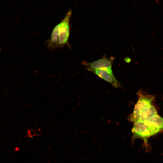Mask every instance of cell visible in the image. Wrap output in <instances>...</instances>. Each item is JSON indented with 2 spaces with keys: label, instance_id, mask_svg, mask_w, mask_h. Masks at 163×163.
<instances>
[{
  "label": "cell",
  "instance_id": "obj_7",
  "mask_svg": "<svg viewBox=\"0 0 163 163\" xmlns=\"http://www.w3.org/2000/svg\"><path fill=\"white\" fill-rule=\"evenodd\" d=\"M157 114L158 113L157 110L153 104L141 111L136 121L138 120L144 121L151 117Z\"/></svg>",
  "mask_w": 163,
  "mask_h": 163
},
{
  "label": "cell",
  "instance_id": "obj_4",
  "mask_svg": "<svg viewBox=\"0 0 163 163\" xmlns=\"http://www.w3.org/2000/svg\"><path fill=\"white\" fill-rule=\"evenodd\" d=\"M114 59L113 57L108 58L104 56L102 58L92 62L83 61L82 64L87 69H102L112 72V66Z\"/></svg>",
  "mask_w": 163,
  "mask_h": 163
},
{
  "label": "cell",
  "instance_id": "obj_3",
  "mask_svg": "<svg viewBox=\"0 0 163 163\" xmlns=\"http://www.w3.org/2000/svg\"><path fill=\"white\" fill-rule=\"evenodd\" d=\"M133 133V140L136 139H140L143 140L144 146L148 149V139L151 136L148 127L144 121L138 120L133 122L132 129Z\"/></svg>",
  "mask_w": 163,
  "mask_h": 163
},
{
  "label": "cell",
  "instance_id": "obj_1",
  "mask_svg": "<svg viewBox=\"0 0 163 163\" xmlns=\"http://www.w3.org/2000/svg\"><path fill=\"white\" fill-rule=\"evenodd\" d=\"M72 13L71 10L68 11L62 21L54 28L50 38L46 41L47 48L50 50L61 49L69 44V20Z\"/></svg>",
  "mask_w": 163,
  "mask_h": 163
},
{
  "label": "cell",
  "instance_id": "obj_2",
  "mask_svg": "<svg viewBox=\"0 0 163 163\" xmlns=\"http://www.w3.org/2000/svg\"><path fill=\"white\" fill-rule=\"evenodd\" d=\"M137 94L139 99L135 106L133 113L129 117V120L134 122L137 119L139 113L143 110L153 105L155 96L144 94L141 90H139Z\"/></svg>",
  "mask_w": 163,
  "mask_h": 163
},
{
  "label": "cell",
  "instance_id": "obj_9",
  "mask_svg": "<svg viewBox=\"0 0 163 163\" xmlns=\"http://www.w3.org/2000/svg\"><path fill=\"white\" fill-rule=\"evenodd\" d=\"M124 61L127 63H129L130 62V59L128 57H126L124 59Z\"/></svg>",
  "mask_w": 163,
  "mask_h": 163
},
{
  "label": "cell",
  "instance_id": "obj_6",
  "mask_svg": "<svg viewBox=\"0 0 163 163\" xmlns=\"http://www.w3.org/2000/svg\"><path fill=\"white\" fill-rule=\"evenodd\" d=\"M147 126H153L163 132V118L158 114L154 115L143 121Z\"/></svg>",
  "mask_w": 163,
  "mask_h": 163
},
{
  "label": "cell",
  "instance_id": "obj_5",
  "mask_svg": "<svg viewBox=\"0 0 163 163\" xmlns=\"http://www.w3.org/2000/svg\"><path fill=\"white\" fill-rule=\"evenodd\" d=\"M88 70L108 82L114 87L118 88L121 86L120 84L114 77L112 72L102 69H88Z\"/></svg>",
  "mask_w": 163,
  "mask_h": 163
},
{
  "label": "cell",
  "instance_id": "obj_8",
  "mask_svg": "<svg viewBox=\"0 0 163 163\" xmlns=\"http://www.w3.org/2000/svg\"><path fill=\"white\" fill-rule=\"evenodd\" d=\"M40 130L33 129H29L27 130L26 136L27 137L33 138L40 135Z\"/></svg>",
  "mask_w": 163,
  "mask_h": 163
}]
</instances>
